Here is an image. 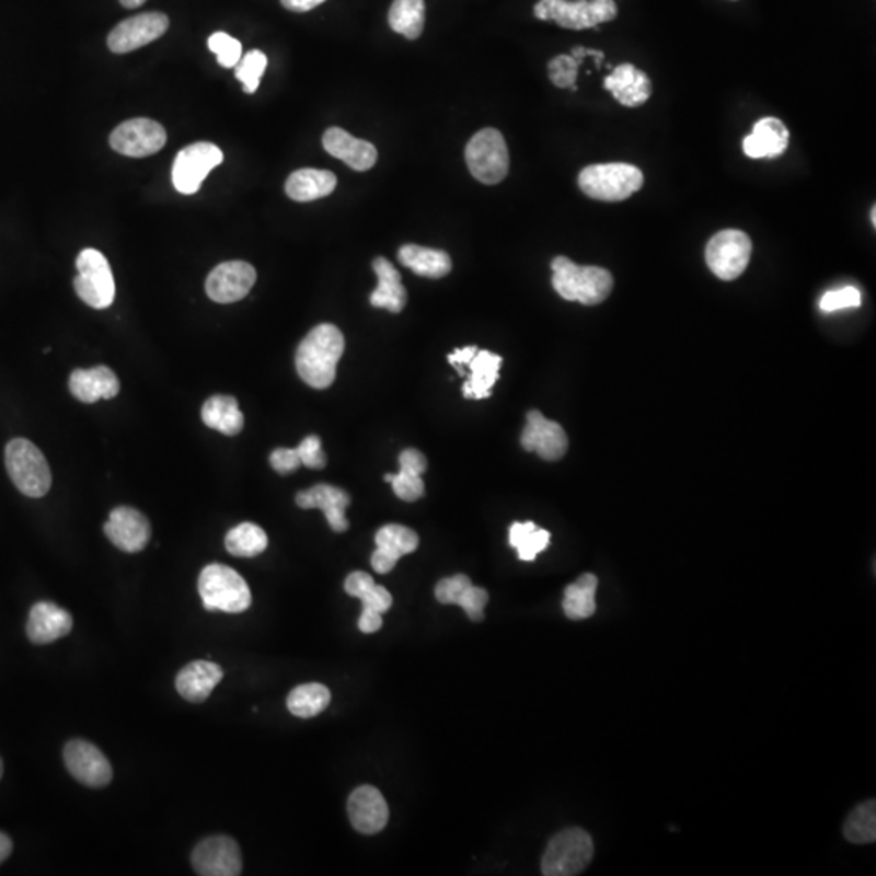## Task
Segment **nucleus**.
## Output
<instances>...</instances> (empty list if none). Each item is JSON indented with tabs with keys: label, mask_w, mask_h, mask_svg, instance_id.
<instances>
[{
	"label": "nucleus",
	"mask_w": 876,
	"mask_h": 876,
	"mask_svg": "<svg viewBox=\"0 0 876 876\" xmlns=\"http://www.w3.org/2000/svg\"><path fill=\"white\" fill-rule=\"evenodd\" d=\"M345 353V336L338 326L322 323L302 339L296 353V369L299 377L316 390L332 387L336 379V367Z\"/></svg>",
	"instance_id": "nucleus-1"
},
{
	"label": "nucleus",
	"mask_w": 876,
	"mask_h": 876,
	"mask_svg": "<svg viewBox=\"0 0 876 876\" xmlns=\"http://www.w3.org/2000/svg\"><path fill=\"white\" fill-rule=\"evenodd\" d=\"M552 272V286L565 301L598 306L611 296L613 276L601 266H579L567 257H555Z\"/></svg>",
	"instance_id": "nucleus-2"
},
{
	"label": "nucleus",
	"mask_w": 876,
	"mask_h": 876,
	"mask_svg": "<svg viewBox=\"0 0 876 876\" xmlns=\"http://www.w3.org/2000/svg\"><path fill=\"white\" fill-rule=\"evenodd\" d=\"M198 592L208 612L241 613L252 604V592L235 569L214 564L201 569Z\"/></svg>",
	"instance_id": "nucleus-3"
},
{
	"label": "nucleus",
	"mask_w": 876,
	"mask_h": 876,
	"mask_svg": "<svg viewBox=\"0 0 876 876\" xmlns=\"http://www.w3.org/2000/svg\"><path fill=\"white\" fill-rule=\"evenodd\" d=\"M5 468L15 487L26 497L39 498L53 484L49 464L38 447L26 438H13L5 447Z\"/></svg>",
	"instance_id": "nucleus-4"
},
{
	"label": "nucleus",
	"mask_w": 876,
	"mask_h": 876,
	"mask_svg": "<svg viewBox=\"0 0 876 876\" xmlns=\"http://www.w3.org/2000/svg\"><path fill=\"white\" fill-rule=\"evenodd\" d=\"M645 175L626 163L592 164L578 175L583 194L601 201H623L643 187Z\"/></svg>",
	"instance_id": "nucleus-5"
},
{
	"label": "nucleus",
	"mask_w": 876,
	"mask_h": 876,
	"mask_svg": "<svg viewBox=\"0 0 876 876\" xmlns=\"http://www.w3.org/2000/svg\"><path fill=\"white\" fill-rule=\"evenodd\" d=\"M616 13L613 0H539L534 7L535 19L567 30L598 28L615 20Z\"/></svg>",
	"instance_id": "nucleus-6"
},
{
	"label": "nucleus",
	"mask_w": 876,
	"mask_h": 876,
	"mask_svg": "<svg viewBox=\"0 0 876 876\" xmlns=\"http://www.w3.org/2000/svg\"><path fill=\"white\" fill-rule=\"evenodd\" d=\"M595 857L591 835L581 828H569L555 834L542 857V875L575 876L583 874Z\"/></svg>",
	"instance_id": "nucleus-7"
},
{
	"label": "nucleus",
	"mask_w": 876,
	"mask_h": 876,
	"mask_svg": "<svg viewBox=\"0 0 876 876\" xmlns=\"http://www.w3.org/2000/svg\"><path fill=\"white\" fill-rule=\"evenodd\" d=\"M466 163L474 178L494 185L504 181L510 170V154L504 135L495 129L477 131L466 147Z\"/></svg>",
	"instance_id": "nucleus-8"
},
{
	"label": "nucleus",
	"mask_w": 876,
	"mask_h": 876,
	"mask_svg": "<svg viewBox=\"0 0 876 876\" xmlns=\"http://www.w3.org/2000/svg\"><path fill=\"white\" fill-rule=\"evenodd\" d=\"M77 269L79 275L73 281V288L79 298L97 310L113 306L116 283L107 258L96 249H85L77 257Z\"/></svg>",
	"instance_id": "nucleus-9"
},
{
	"label": "nucleus",
	"mask_w": 876,
	"mask_h": 876,
	"mask_svg": "<svg viewBox=\"0 0 876 876\" xmlns=\"http://www.w3.org/2000/svg\"><path fill=\"white\" fill-rule=\"evenodd\" d=\"M751 251L753 245L744 231L726 229L707 242L706 263L717 278L734 281L747 269Z\"/></svg>",
	"instance_id": "nucleus-10"
},
{
	"label": "nucleus",
	"mask_w": 876,
	"mask_h": 876,
	"mask_svg": "<svg viewBox=\"0 0 876 876\" xmlns=\"http://www.w3.org/2000/svg\"><path fill=\"white\" fill-rule=\"evenodd\" d=\"M222 151L208 141L185 147L178 151L173 166L175 191L184 195L197 194L207 175L222 163Z\"/></svg>",
	"instance_id": "nucleus-11"
},
{
	"label": "nucleus",
	"mask_w": 876,
	"mask_h": 876,
	"mask_svg": "<svg viewBox=\"0 0 876 876\" xmlns=\"http://www.w3.org/2000/svg\"><path fill=\"white\" fill-rule=\"evenodd\" d=\"M192 865L201 876H238L242 874L241 849L229 835H211L194 849Z\"/></svg>",
	"instance_id": "nucleus-12"
},
{
	"label": "nucleus",
	"mask_w": 876,
	"mask_h": 876,
	"mask_svg": "<svg viewBox=\"0 0 876 876\" xmlns=\"http://www.w3.org/2000/svg\"><path fill=\"white\" fill-rule=\"evenodd\" d=\"M166 130L151 119H131L120 124L110 137L111 147L117 153L130 158H147L163 150Z\"/></svg>",
	"instance_id": "nucleus-13"
},
{
	"label": "nucleus",
	"mask_w": 876,
	"mask_h": 876,
	"mask_svg": "<svg viewBox=\"0 0 876 876\" xmlns=\"http://www.w3.org/2000/svg\"><path fill=\"white\" fill-rule=\"evenodd\" d=\"M170 28V19L161 12L140 13L120 22L107 36L114 54H127L157 42Z\"/></svg>",
	"instance_id": "nucleus-14"
},
{
	"label": "nucleus",
	"mask_w": 876,
	"mask_h": 876,
	"mask_svg": "<svg viewBox=\"0 0 876 876\" xmlns=\"http://www.w3.org/2000/svg\"><path fill=\"white\" fill-rule=\"evenodd\" d=\"M69 773L87 787L100 788L113 781V768L100 748L87 740H70L64 748Z\"/></svg>",
	"instance_id": "nucleus-15"
},
{
	"label": "nucleus",
	"mask_w": 876,
	"mask_h": 876,
	"mask_svg": "<svg viewBox=\"0 0 876 876\" xmlns=\"http://www.w3.org/2000/svg\"><path fill=\"white\" fill-rule=\"evenodd\" d=\"M257 272L247 262H226L208 275L205 289L208 298L218 304L242 301L254 288Z\"/></svg>",
	"instance_id": "nucleus-16"
},
{
	"label": "nucleus",
	"mask_w": 876,
	"mask_h": 876,
	"mask_svg": "<svg viewBox=\"0 0 876 876\" xmlns=\"http://www.w3.org/2000/svg\"><path fill=\"white\" fill-rule=\"evenodd\" d=\"M526 420L521 434V447L526 451H535L545 461L561 460L567 453L568 437L561 424L545 419L539 411H529Z\"/></svg>",
	"instance_id": "nucleus-17"
},
{
	"label": "nucleus",
	"mask_w": 876,
	"mask_h": 876,
	"mask_svg": "<svg viewBox=\"0 0 876 876\" xmlns=\"http://www.w3.org/2000/svg\"><path fill=\"white\" fill-rule=\"evenodd\" d=\"M107 539L127 554L143 551L151 538L150 521L131 507H117L104 525Z\"/></svg>",
	"instance_id": "nucleus-18"
},
{
	"label": "nucleus",
	"mask_w": 876,
	"mask_h": 876,
	"mask_svg": "<svg viewBox=\"0 0 876 876\" xmlns=\"http://www.w3.org/2000/svg\"><path fill=\"white\" fill-rule=\"evenodd\" d=\"M348 815L354 830L360 834H377L389 823L390 810L382 792L372 786H360L350 794Z\"/></svg>",
	"instance_id": "nucleus-19"
},
{
	"label": "nucleus",
	"mask_w": 876,
	"mask_h": 876,
	"mask_svg": "<svg viewBox=\"0 0 876 876\" xmlns=\"http://www.w3.org/2000/svg\"><path fill=\"white\" fill-rule=\"evenodd\" d=\"M376 552L370 558L373 569L380 575L392 572L403 555L413 554L419 545V535L401 525H387L376 535Z\"/></svg>",
	"instance_id": "nucleus-20"
},
{
	"label": "nucleus",
	"mask_w": 876,
	"mask_h": 876,
	"mask_svg": "<svg viewBox=\"0 0 876 876\" xmlns=\"http://www.w3.org/2000/svg\"><path fill=\"white\" fill-rule=\"evenodd\" d=\"M296 504L304 510H312V508L322 510L330 528L335 532H345L349 528L346 510H348L350 497L343 488L330 484L313 485L309 491L299 492Z\"/></svg>",
	"instance_id": "nucleus-21"
},
{
	"label": "nucleus",
	"mask_w": 876,
	"mask_h": 876,
	"mask_svg": "<svg viewBox=\"0 0 876 876\" xmlns=\"http://www.w3.org/2000/svg\"><path fill=\"white\" fill-rule=\"evenodd\" d=\"M73 629V619L66 609L54 602H38L30 611L26 623V635L35 645H49L69 635Z\"/></svg>",
	"instance_id": "nucleus-22"
},
{
	"label": "nucleus",
	"mask_w": 876,
	"mask_h": 876,
	"mask_svg": "<svg viewBox=\"0 0 876 876\" xmlns=\"http://www.w3.org/2000/svg\"><path fill=\"white\" fill-rule=\"evenodd\" d=\"M436 598L440 604L460 606L471 620L481 622L488 602V592L474 586L466 575H454L437 583Z\"/></svg>",
	"instance_id": "nucleus-23"
},
{
	"label": "nucleus",
	"mask_w": 876,
	"mask_h": 876,
	"mask_svg": "<svg viewBox=\"0 0 876 876\" xmlns=\"http://www.w3.org/2000/svg\"><path fill=\"white\" fill-rule=\"evenodd\" d=\"M323 147L354 171H367L377 163V148L370 141L353 137L348 131L332 127L323 135Z\"/></svg>",
	"instance_id": "nucleus-24"
},
{
	"label": "nucleus",
	"mask_w": 876,
	"mask_h": 876,
	"mask_svg": "<svg viewBox=\"0 0 876 876\" xmlns=\"http://www.w3.org/2000/svg\"><path fill=\"white\" fill-rule=\"evenodd\" d=\"M604 88L622 106L638 107L652 97V80L643 70L632 64L615 67L611 76L606 77Z\"/></svg>",
	"instance_id": "nucleus-25"
},
{
	"label": "nucleus",
	"mask_w": 876,
	"mask_h": 876,
	"mask_svg": "<svg viewBox=\"0 0 876 876\" xmlns=\"http://www.w3.org/2000/svg\"><path fill=\"white\" fill-rule=\"evenodd\" d=\"M788 138H791V134L783 120L776 119V117H764V119L758 120L753 126V131L745 137L744 151L748 158H753V160H761V158L773 160V158L786 153Z\"/></svg>",
	"instance_id": "nucleus-26"
},
{
	"label": "nucleus",
	"mask_w": 876,
	"mask_h": 876,
	"mask_svg": "<svg viewBox=\"0 0 876 876\" xmlns=\"http://www.w3.org/2000/svg\"><path fill=\"white\" fill-rule=\"evenodd\" d=\"M222 679V669L210 660H194L187 664L175 679V689L182 699L191 703H204Z\"/></svg>",
	"instance_id": "nucleus-27"
},
{
	"label": "nucleus",
	"mask_w": 876,
	"mask_h": 876,
	"mask_svg": "<svg viewBox=\"0 0 876 876\" xmlns=\"http://www.w3.org/2000/svg\"><path fill=\"white\" fill-rule=\"evenodd\" d=\"M69 390L82 403H96L97 400H111L120 392L119 379L106 366L93 369H77L70 373Z\"/></svg>",
	"instance_id": "nucleus-28"
},
{
	"label": "nucleus",
	"mask_w": 876,
	"mask_h": 876,
	"mask_svg": "<svg viewBox=\"0 0 876 876\" xmlns=\"http://www.w3.org/2000/svg\"><path fill=\"white\" fill-rule=\"evenodd\" d=\"M427 471V458L419 450L407 448L400 454V473L387 474L385 481L393 485L394 494L404 502H416L423 497V474Z\"/></svg>",
	"instance_id": "nucleus-29"
},
{
	"label": "nucleus",
	"mask_w": 876,
	"mask_h": 876,
	"mask_svg": "<svg viewBox=\"0 0 876 876\" xmlns=\"http://www.w3.org/2000/svg\"><path fill=\"white\" fill-rule=\"evenodd\" d=\"M373 272L379 278V286L370 295V304L377 309H387L393 313H400L407 302V292L401 283V275L396 268L387 261L379 257L372 263Z\"/></svg>",
	"instance_id": "nucleus-30"
},
{
	"label": "nucleus",
	"mask_w": 876,
	"mask_h": 876,
	"mask_svg": "<svg viewBox=\"0 0 876 876\" xmlns=\"http://www.w3.org/2000/svg\"><path fill=\"white\" fill-rule=\"evenodd\" d=\"M502 357L491 350H477L476 356L473 357L466 373L468 380L463 385L464 397L471 400H484L492 394V387L497 382L500 377Z\"/></svg>",
	"instance_id": "nucleus-31"
},
{
	"label": "nucleus",
	"mask_w": 876,
	"mask_h": 876,
	"mask_svg": "<svg viewBox=\"0 0 876 876\" xmlns=\"http://www.w3.org/2000/svg\"><path fill=\"white\" fill-rule=\"evenodd\" d=\"M336 184V175L330 171L299 170L286 181V194L295 201H313L333 194Z\"/></svg>",
	"instance_id": "nucleus-32"
},
{
	"label": "nucleus",
	"mask_w": 876,
	"mask_h": 876,
	"mask_svg": "<svg viewBox=\"0 0 876 876\" xmlns=\"http://www.w3.org/2000/svg\"><path fill=\"white\" fill-rule=\"evenodd\" d=\"M201 419L205 426L228 437L238 436L244 429V414L239 410L238 400L224 394L207 400L201 410Z\"/></svg>",
	"instance_id": "nucleus-33"
},
{
	"label": "nucleus",
	"mask_w": 876,
	"mask_h": 876,
	"mask_svg": "<svg viewBox=\"0 0 876 876\" xmlns=\"http://www.w3.org/2000/svg\"><path fill=\"white\" fill-rule=\"evenodd\" d=\"M397 258L406 268L424 278H443L453 266L447 252L414 244L403 245L397 252Z\"/></svg>",
	"instance_id": "nucleus-34"
},
{
	"label": "nucleus",
	"mask_w": 876,
	"mask_h": 876,
	"mask_svg": "<svg viewBox=\"0 0 876 876\" xmlns=\"http://www.w3.org/2000/svg\"><path fill=\"white\" fill-rule=\"evenodd\" d=\"M345 591L362 601V611L385 613L393 604L389 589L377 585L366 572L350 573L345 581Z\"/></svg>",
	"instance_id": "nucleus-35"
},
{
	"label": "nucleus",
	"mask_w": 876,
	"mask_h": 876,
	"mask_svg": "<svg viewBox=\"0 0 876 876\" xmlns=\"http://www.w3.org/2000/svg\"><path fill=\"white\" fill-rule=\"evenodd\" d=\"M389 23L394 33L407 39H417L426 25V2L424 0H393L389 12Z\"/></svg>",
	"instance_id": "nucleus-36"
},
{
	"label": "nucleus",
	"mask_w": 876,
	"mask_h": 876,
	"mask_svg": "<svg viewBox=\"0 0 876 876\" xmlns=\"http://www.w3.org/2000/svg\"><path fill=\"white\" fill-rule=\"evenodd\" d=\"M598 578L592 573L579 576L567 586L564 598V612L569 620H586L596 612V589Z\"/></svg>",
	"instance_id": "nucleus-37"
},
{
	"label": "nucleus",
	"mask_w": 876,
	"mask_h": 876,
	"mask_svg": "<svg viewBox=\"0 0 876 876\" xmlns=\"http://www.w3.org/2000/svg\"><path fill=\"white\" fill-rule=\"evenodd\" d=\"M224 545L234 557H257L268 548V535L261 526L242 523L226 534Z\"/></svg>",
	"instance_id": "nucleus-38"
},
{
	"label": "nucleus",
	"mask_w": 876,
	"mask_h": 876,
	"mask_svg": "<svg viewBox=\"0 0 876 876\" xmlns=\"http://www.w3.org/2000/svg\"><path fill=\"white\" fill-rule=\"evenodd\" d=\"M332 701V693L322 683H306V685L296 687L289 693L288 710L295 716L309 719L315 717L316 714L323 713L328 707Z\"/></svg>",
	"instance_id": "nucleus-39"
},
{
	"label": "nucleus",
	"mask_w": 876,
	"mask_h": 876,
	"mask_svg": "<svg viewBox=\"0 0 876 876\" xmlns=\"http://www.w3.org/2000/svg\"><path fill=\"white\" fill-rule=\"evenodd\" d=\"M508 539H510L511 548L517 549L520 561L532 562L535 561L538 554L548 549L549 542H551V532L539 529L532 521H528V523L511 525Z\"/></svg>",
	"instance_id": "nucleus-40"
},
{
	"label": "nucleus",
	"mask_w": 876,
	"mask_h": 876,
	"mask_svg": "<svg viewBox=\"0 0 876 876\" xmlns=\"http://www.w3.org/2000/svg\"><path fill=\"white\" fill-rule=\"evenodd\" d=\"M844 835L852 844H871L876 841V802L857 805L844 825Z\"/></svg>",
	"instance_id": "nucleus-41"
},
{
	"label": "nucleus",
	"mask_w": 876,
	"mask_h": 876,
	"mask_svg": "<svg viewBox=\"0 0 876 876\" xmlns=\"http://www.w3.org/2000/svg\"><path fill=\"white\" fill-rule=\"evenodd\" d=\"M268 59L262 50L255 49L241 57L235 66V79L242 83L245 93L252 94L261 87L263 73H265Z\"/></svg>",
	"instance_id": "nucleus-42"
},
{
	"label": "nucleus",
	"mask_w": 876,
	"mask_h": 876,
	"mask_svg": "<svg viewBox=\"0 0 876 876\" xmlns=\"http://www.w3.org/2000/svg\"><path fill=\"white\" fill-rule=\"evenodd\" d=\"M208 47H210L211 53L217 54L218 64L224 69H232L241 60L242 44L229 36L228 33H214L208 39Z\"/></svg>",
	"instance_id": "nucleus-43"
},
{
	"label": "nucleus",
	"mask_w": 876,
	"mask_h": 876,
	"mask_svg": "<svg viewBox=\"0 0 876 876\" xmlns=\"http://www.w3.org/2000/svg\"><path fill=\"white\" fill-rule=\"evenodd\" d=\"M549 79L557 88H569L576 91V79H578L579 62L572 56H558L549 62Z\"/></svg>",
	"instance_id": "nucleus-44"
},
{
	"label": "nucleus",
	"mask_w": 876,
	"mask_h": 876,
	"mask_svg": "<svg viewBox=\"0 0 876 876\" xmlns=\"http://www.w3.org/2000/svg\"><path fill=\"white\" fill-rule=\"evenodd\" d=\"M296 450L301 458L302 466L310 468V470H323L326 466V457L319 437H306Z\"/></svg>",
	"instance_id": "nucleus-45"
},
{
	"label": "nucleus",
	"mask_w": 876,
	"mask_h": 876,
	"mask_svg": "<svg viewBox=\"0 0 876 876\" xmlns=\"http://www.w3.org/2000/svg\"><path fill=\"white\" fill-rule=\"evenodd\" d=\"M861 306V292L855 288L839 289V291H830L821 299L820 307L825 312H834V310L845 309V307Z\"/></svg>",
	"instance_id": "nucleus-46"
},
{
	"label": "nucleus",
	"mask_w": 876,
	"mask_h": 876,
	"mask_svg": "<svg viewBox=\"0 0 876 876\" xmlns=\"http://www.w3.org/2000/svg\"><path fill=\"white\" fill-rule=\"evenodd\" d=\"M269 464L279 474H291L302 466L298 450L291 448H276L269 457Z\"/></svg>",
	"instance_id": "nucleus-47"
},
{
	"label": "nucleus",
	"mask_w": 876,
	"mask_h": 876,
	"mask_svg": "<svg viewBox=\"0 0 876 876\" xmlns=\"http://www.w3.org/2000/svg\"><path fill=\"white\" fill-rule=\"evenodd\" d=\"M477 346H468V348L454 349L453 353L448 356V362L458 370L461 377H464V367L473 360V357L476 356Z\"/></svg>",
	"instance_id": "nucleus-48"
},
{
	"label": "nucleus",
	"mask_w": 876,
	"mask_h": 876,
	"mask_svg": "<svg viewBox=\"0 0 876 876\" xmlns=\"http://www.w3.org/2000/svg\"><path fill=\"white\" fill-rule=\"evenodd\" d=\"M357 626H359L362 633L379 632V630L382 629V613L362 611Z\"/></svg>",
	"instance_id": "nucleus-49"
},
{
	"label": "nucleus",
	"mask_w": 876,
	"mask_h": 876,
	"mask_svg": "<svg viewBox=\"0 0 876 876\" xmlns=\"http://www.w3.org/2000/svg\"><path fill=\"white\" fill-rule=\"evenodd\" d=\"M323 2H326V0H281L285 9L298 13L309 12V10H313L315 7L322 5Z\"/></svg>",
	"instance_id": "nucleus-50"
},
{
	"label": "nucleus",
	"mask_w": 876,
	"mask_h": 876,
	"mask_svg": "<svg viewBox=\"0 0 876 876\" xmlns=\"http://www.w3.org/2000/svg\"><path fill=\"white\" fill-rule=\"evenodd\" d=\"M12 839H10L9 835L3 834V832H0V864H3V862L10 857V854H12Z\"/></svg>",
	"instance_id": "nucleus-51"
},
{
	"label": "nucleus",
	"mask_w": 876,
	"mask_h": 876,
	"mask_svg": "<svg viewBox=\"0 0 876 876\" xmlns=\"http://www.w3.org/2000/svg\"><path fill=\"white\" fill-rule=\"evenodd\" d=\"M119 2L127 9H137V7L143 5L147 0H119Z\"/></svg>",
	"instance_id": "nucleus-52"
},
{
	"label": "nucleus",
	"mask_w": 876,
	"mask_h": 876,
	"mask_svg": "<svg viewBox=\"0 0 876 876\" xmlns=\"http://www.w3.org/2000/svg\"><path fill=\"white\" fill-rule=\"evenodd\" d=\"M875 215H876V208L874 207V208H872V222H874V226H876V217H875Z\"/></svg>",
	"instance_id": "nucleus-53"
},
{
	"label": "nucleus",
	"mask_w": 876,
	"mask_h": 876,
	"mask_svg": "<svg viewBox=\"0 0 876 876\" xmlns=\"http://www.w3.org/2000/svg\"><path fill=\"white\" fill-rule=\"evenodd\" d=\"M2 774H3V763L2 760H0V780H2Z\"/></svg>",
	"instance_id": "nucleus-54"
}]
</instances>
